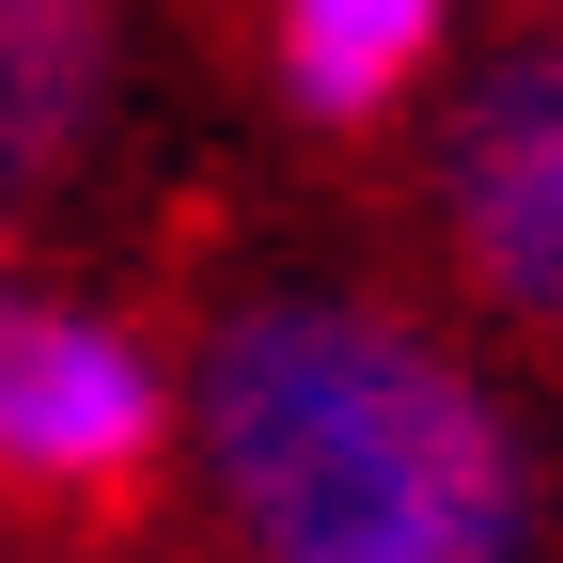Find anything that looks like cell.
Here are the masks:
<instances>
[{"instance_id":"cell-1","label":"cell","mask_w":563,"mask_h":563,"mask_svg":"<svg viewBox=\"0 0 563 563\" xmlns=\"http://www.w3.org/2000/svg\"><path fill=\"white\" fill-rule=\"evenodd\" d=\"M220 517L282 563H501L532 548V454L454 344L361 298H251L173 391Z\"/></svg>"},{"instance_id":"cell-2","label":"cell","mask_w":563,"mask_h":563,"mask_svg":"<svg viewBox=\"0 0 563 563\" xmlns=\"http://www.w3.org/2000/svg\"><path fill=\"white\" fill-rule=\"evenodd\" d=\"M173 439V376L157 344L16 282L0 251V485H32V501H125L141 470Z\"/></svg>"},{"instance_id":"cell-3","label":"cell","mask_w":563,"mask_h":563,"mask_svg":"<svg viewBox=\"0 0 563 563\" xmlns=\"http://www.w3.org/2000/svg\"><path fill=\"white\" fill-rule=\"evenodd\" d=\"M439 220L470 251L485 298H517L532 329H563V32L501 47L439 125Z\"/></svg>"},{"instance_id":"cell-4","label":"cell","mask_w":563,"mask_h":563,"mask_svg":"<svg viewBox=\"0 0 563 563\" xmlns=\"http://www.w3.org/2000/svg\"><path fill=\"white\" fill-rule=\"evenodd\" d=\"M110 0H0V203H47L110 125Z\"/></svg>"},{"instance_id":"cell-5","label":"cell","mask_w":563,"mask_h":563,"mask_svg":"<svg viewBox=\"0 0 563 563\" xmlns=\"http://www.w3.org/2000/svg\"><path fill=\"white\" fill-rule=\"evenodd\" d=\"M454 0H266V79L298 125H391L439 63Z\"/></svg>"}]
</instances>
